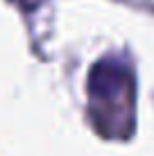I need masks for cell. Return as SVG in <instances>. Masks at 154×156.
I'll return each instance as SVG.
<instances>
[{
  "label": "cell",
  "instance_id": "obj_1",
  "mask_svg": "<svg viewBox=\"0 0 154 156\" xmlns=\"http://www.w3.org/2000/svg\"><path fill=\"white\" fill-rule=\"evenodd\" d=\"M125 68L123 66H116V63H98L93 68L91 77H88V90L95 98H102V100H111L113 95L123 93L125 88Z\"/></svg>",
  "mask_w": 154,
  "mask_h": 156
}]
</instances>
